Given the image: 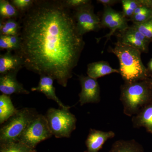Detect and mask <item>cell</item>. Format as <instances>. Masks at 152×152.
<instances>
[{
	"mask_svg": "<svg viewBox=\"0 0 152 152\" xmlns=\"http://www.w3.org/2000/svg\"><path fill=\"white\" fill-rule=\"evenodd\" d=\"M70 10L62 1H35L21 19V44L15 52L27 69L50 76L64 87L85 45Z\"/></svg>",
	"mask_w": 152,
	"mask_h": 152,
	"instance_id": "cell-1",
	"label": "cell"
},
{
	"mask_svg": "<svg viewBox=\"0 0 152 152\" xmlns=\"http://www.w3.org/2000/svg\"><path fill=\"white\" fill-rule=\"evenodd\" d=\"M114 45V48L109 47L108 51L118 59V70L125 83L145 80L151 77L148 69L142 61L141 52L118 41Z\"/></svg>",
	"mask_w": 152,
	"mask_h": 152,
	"instance_id": "cell-2",
	"label": "cell"
},
{
	"mask_svg": "<svg viewBox=\"0 0 152 152\" xmlns=\"http://www.w3.org/2000/svg\"><path fill=\"white\" fill-rule=\"evenodd\" d=\"M121 89L120 100L124 107V114L128 116L137 115L152 102V88L147 80L125 83Z\"/></svg>",
	"mask_w": 152,
	"mask_h": 152,
	"instance_id": "cell-3",
	"label": "cell"
},
{
	"mask_svg": "<svg viewBox=\"0 0 152 152\" xmlns=\"http://www.w3.org/2000/svg\"><path fill=\"white\" fill-rule=\"evenodd\" d=\"M38 115L32 108H24L18 110L0 130L1 144L19 141L28 126Z\"/></svg>",
	"mask_w": 152,
	"mask_h": 152,
	"instance_id": "cell-4",
	"label": "cell"
},
{
	"mask_svg": "<svg viewBox=\"0 0 152 152\" xmlns=\"http://www.w3.org/2000/svg\"><path fill=\"white\" fill-rule=\"evenodd\" d=\"M69 109L51 108L46 117L53 135L57 138H69L76 128L77 119Z\"/></svg>",
	"mask_w": 152,
	"mask_h": 152,
	"instance_id": "cell-5",
	"label": "cell"
},
{
	"mask_svg": "<svg viewBox=\"0 0 152 152\" xmlns=\"http://www.w3.org/2000/svg\"><path fill=\"white\" fill-rule=\"evenodd\" d=\"M53 135L45 116L38 114L31 121L19 141L34 149L39 143Z\"/></svg>",
	"mask_w": 152,
	"mask_h": 152,
	"instance_id": "cell-6",
	"label": "cell"
},
{
	"mask_svg": "<svg viewBox=\"0 0 152 152\" xmlns=\"http://www.w3.org/2000/svg\"><path fill=\"white\" fill-rule=\"evenodd\" d=\"M73 15L77 29L82 36L91 31H97L102 28L101 19L94 13L91 4L75 10Z\"/></svg>",
	"mask_w": 152,
	"mask_h": 152,
	"instance_id": "cell-7",
	"label": "cell"
},
{
	"mask_svg": "<svg viewBox=\"0 0 152 152\" xmlns=\"http://www.w3.org/2000/svg\"><path fill=\"white\" fill-rule=\"evenodd\" d=\"M128 21L129 20L125 17L122 12L115 10L111 7H104L101 19V24L102 28H108L110 32L101 39L107 38L106 43L117 31H122L127 28Z\"/></svg>",
	"mask_w": 152,
	"mask_h": 152,
	"instance_id": "cell-8",
	"label": "cell"
},
{
	"mask_svg": "<svg viewBox=\"0 0 152 152\" xmlns=\"http://www.w3.org/2000/svg\"><path fill=\"white\" fill-rule=\"evenodd\" d=\"M78 77L82 88L81 91L79 94V102L81 105L99 102L100 88L97 80L83 75Z\"/></svg>",
	"mask_w": 152,
	"mask_h": 152,
	"instance_id": "cell-9",
	"label": "cell"
},
{
	"mask_svg": "<svg viewBox=\"0 0 152 152\" xmlns=\"http://www.w3.org/2000/svg\"><path fill=\"white\" fill-rule=\"evenodd\" d=\"M118 32V42L137 49L141 53L148 52L151 42L132 26Z\"/></svg>",
	"mask_w": 152,
	"mask_h": 152,
	"instance_id": "cell-10",
	"label": "cell"
},
{
	"mask_svg": "<svg viewBox=\"0 0 152 152\" xmlns=\"http://www.w3.org/2000/svg\"><path fill=\"white\" fill-rule=\"evenodd\" d=\"M17 73H10L0 77V91L3 94H28L30 92L24 88L16 78Z\"/></svg>",
	"mask_w": 152,
	"mask_h": 152,
	"instance_id": "cell-11",
	"label": "cell"
},
{
	"mask_svg": "<svg viewBox=\"0 0 152 152\" xmlns=\"http://www.w3.org/2000/svg\"><path fill=\"white\" fill-rule=\"evenodd\" d=\"M115 136V133L113 131L104 132L91 129L86 140L87 150L85 152H99L104 143Z\"/></svg>",
	"mask_w": 152,
	"mask_h": 152,
	"instance_id": "cell-12",
	"label": "cell"
},
{
	"mask_svg": "<svg viewBox=\"0 0 152 152\" xmlns=\"http://www.w3.org/2000/svg\"><path fill=\"white\" fill-rule=\"evenodd\" d=\"M11 51L0 56L1 75L10 73H17L24 67L22 58L16 53L12 54Z\"/></svg>",
	"mask_w": 152,
	"mask_h": 152,
	"instance_id": "cell-13",
	"label": "cell"
},
{
	"mask_svg": "<svg viewBox=\"0 0 152 152\" xmlns=\"http://www.w3.org/2000/svg\"><path fill=\"white\" fill-rule=\"evenodd\" d=\"M40 76V80L38 86L32 88L31 91L43 93L48 99L53 100L56 102L61 108H70V107L64 105L56 95V89L53 86L54 79L48 75H43Z\"/></svg>",
	"mask_w": 152,
	"mask_h": 152,
	"instance_id": "cell-14",
	"label": "cell"
},
{
	"mask_svg": "<svg viewBox=\"0 0 152 152\" xmlns=\"http://www.w3.org/2000/svg\"><path fill=\"white\" fill-rule=\"evenodd\" d=\"M132 122L134 128H145L152 134V102L133 116Z\"/></svg>",
	"mask_w": 152,
	"mask_h": 152,
	"instance_id": "cell-15",
	"label": "cell"
},
{
	"mask_svg": "<svg viewBox=\"0 0 152 152\" xmlns=\"http://www.w3.org/2000/svg\"><path fill=\"white\" fill-rule=\"evenodd\" d=\"M120 73L118 69H113L108 62L99 61L90 63L87 66V73L90 77L97 80L112 73Z\"/></svg>",
	"mask_w": 152,
	"mask_h": 152,
	"instance_id": "cell-16",
	"label": "cell"
},
{
	"mask_svg": "<svg viewBox=\"0 0 152 152\" xmlns=\"http://www.w3.org/2000/svg\"><path fill=\"white\" fill-rule=\"evenodd\" d=\"M14 107L10 96L2 94L0 96V124L7 121L18 112Z\"/></svg>",
	"mask_w": 152,
	"mask_h": 152,
	"instance_id": "cell-17",
	"label": "cell"
},
{
	"mask_svg": "<svg viewBox=\"0 0 152 152\" xmlns=\"http://www.w3.org/2000/svg\"><path fill=\"white\" fill-rule=\"evenodd\" d=\"M110 152H144L142 147L135 140L117 141Z\"/></svg>",
	"mask_w": 152,
	"mask_h": 152,
	"instance_id": "cell-18",
	"label": "cell"
},
{
	"mask_svg": "<svg viewBox=\"0 0 152 152\" xmlns=\"http://www.w3.org/2000/svg\"><path fill=\"white\" fill-rule=\"evenodd\" d=\"M21 25L15 19L1 20L0 34L4 36H20Z\"/></svg>",
	"mask_w": 152,
	"mask_h": 152,
	"instance_id": "cell-19",
	"label": "cell"
},
{
	"mask_svg": "<svg viewBox=\"0 0 152 152\" xmlns=\"http://www.w3.org/2000/svg\"><path fill=\"white\" fill-rule=\"evenodd\" d=\"M21 15L11 3L7 0L0 1L1 20L15 19Z\"/></svg>",
	"mask_w": 152,
	"mask_h": 152,
	"instance_id": "cell-20",
	"label": "cell"
},
{
	"mask_svg": "<svg viewBox=\"0 0 152 152\" xmlns=\"http://www.w3.org/2000/svg\"><path fill=\"white\" fill-rule=\"evenodd\" d=\"M0 152H36L34 149L20 141L1 144Z\"/></svg>",
	"mask_w": 152,
	"mask_h": 152,
	"instance_id": "cell-21",
	"label": "cell"
},
{
	"mask_svg": "<svg viewBox=\"0 0 152 152\" xmlns=\"http://www.w3.org/2000/svg\"><path fill=\"white\" fill-rule=\"evenodd\" d=\"M132 26L141 33L151 42H152V18L144 23L133 24Z\"/></svg>",
	"mask_w": 152,
	"mask_h": 152,
	"instance_id": "cell-22",
	"label": "cell"
},
{
	"mask_svg": "<svg viewBox=\"0 0 152 152\" xmlns=\"http://www.w3.org/2000/svg\"><path fill=\"white\" fill-rule=\"evenodd\" d=\"M152 18V8H149L141 13L133 15L129 21L132 22L133 24L141 23L147 21Z\"/></svg>",
	"mask_w": 152,
	"mask_h": 152,
	"instance_id": "cell-23",
	"label": "cell"
},
{
	"mask_svg": "<svg viewBox=\"0 0 152 152\" xmlns=\"http://www.w3.org/2000/svg\"><path fill=\"white\" fill-rule=\"evenodd\" d=\"M35 1L32 0H12L11 3L20 14H24L32 6Z\"/></svg>",
	"mask_w": 152,
	"mask_h": 152,
	"instance_id": "cell-24",
	"label": "cell"
},
{
	"mask_svg": "<svg viewBox=\"0 0 152 152\" xmlns=\"http://www.w3.org/2000/svg\"><path fill=\"white\" fill-rule=\"evenodd\" d=\"M64 5L68 9L74 10L87 5L91 4V1L89 0H64L62 1Z\"/></svg>",
	"mask_w": 152,
	"mask_h": 152,
	"instance_id": "cell-25",
	"label": "cell"
},
{
	"mask_svg": "<svg viewBox=\"0 0 152 152\" xmlns=\"http://www.w3.org/2000/svg\"><path fill=\"white\" fill-rule=\"evenodd\" d=\"M0 48L7 51L15 50L14 47L7 40L4 36L0 35Z\"/></svg>",
	"mask_w": 152,
	"mask_h": 152,
	"instance_id": "cell-26",
	"label": "cell"
},
{
	"mask_svg": "<svg viewBox=\"0 0 152 152\" xmlns=\"http://www.w3.org/2000/svg\"><path fill=\"white\" fill-rule=\"evenodd\" d=\"M97 1L103 5L104 7H111V6L115 4L119 1L117 0H98Z\"/></svg>",
	"mask_w": 152,
	"mask_h": 152,
	"instance_id": "cell-27",
	"label": "cell"
},
{
	"mask_svg": "<svg viewBox=\"0 0 152 152\" xmlns=\"http://www.w3.org/2000/svg\"><path fill=\"white\" fill-rule=\"evenodd\" d=\"M148 69L151 76V74H152V58L151 59L148 64Z\"/></svg>",
	"mask_w": 152,
	"mask_h": 152,
	"instance_id": "cell-28",
	"label": "cell"
},
{
	"mask_svg": "<svg viewBox=\"0 0 152 152\" xmlns=\"http://www.w3.org/2000/svg\"><path fill=\"white\" fill-rule=\"evenodd\" d=\"M147 80L149 83L150 85L152 88V77H150L147 79Z\"/></svg>",
	"mask_w": 152,
	"mask_h": 152,
	"instance_id": "cell-29",
	"label": "cell"
}]
</instances>
